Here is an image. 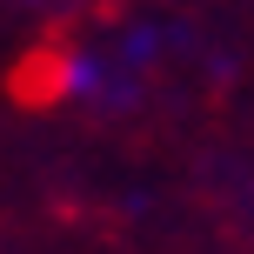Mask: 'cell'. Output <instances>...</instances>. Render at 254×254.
Returning <instances> with one entry per match:
<instances>
[{"label": "cell", "mask_w": 254, "mask_h": 254, "mask_svg": "<svg viewBox=\"0 0 254 254\" xmlns=\"http://www.w3.org/2000/svg\"><path fill=\"white\" fill-rule=\"evenodd\" d=\"M61 74H54V87L67 94V101H107V87H114V80H107V61H94V54H61Z\"/></svg>", "instance_id": "6da1fadb"}]
</instances>
